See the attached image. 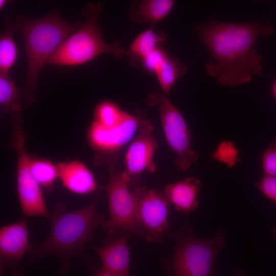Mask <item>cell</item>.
Wrapping results in <instances>:
<instances>
[{"label":"cell","mask_w":276,"mask_h":276,"mask_svg":"<svg viewBox=\"0 0 276 276\" xmlns=\"http://www.w3.org/2000/svg\"><path fill=\"white\" fill-rule=\"evenodd\" d=\"M272 32L269 24L261 21L198 25L196 34L213 58L206 63V73L228 87L247 83L253 76L261 75L262 59L254 45L260 36Z\"/></svg>","instance_id":"obj_1"},{"label":"cell","mask_w":276,"mask_h":276,"mask_svg":"<svg viewBox=\"0 0 276 276\" xmlns=\"http://www.w3.org/2000/svg\"><path fill=\"white\" fill-rule=\"evenodd\" d=\"M101 190L86 206L66 212L63 204L53 209L49 220L51 229L47 239L38 245H34L31 252L32 260L47 254H53L60 261L59 273L65 275L70 270L72 260L76 257H86L82 252L84 246L92 239L95 229L106 221L97 210Z\"/></svg>","instance_id":"obj_2"},{"label":"cell","mask_w":276,"mask_h":276,"mask_svg":"<svg viewBox=\"0 0 276 276\" xmlns=\"http://www.w3.org/2000/svg\"><path fill=\"white\" fill-rule=\"evenodd\" d=\"M16 31L21 34L27 58L26 76L20 91L27 107L35 101L41 70L61 43L81 26L68 22L60 16L58 7L38 18L18 14L13 18Z\"/></svg>","instance_id":"obj_3"},{"label":"cell","mask_w":276,"mask_h":276,"mask_svg":"<svg viewBox=\"0 0 276 276\" xmlns=\"http://www.w3.org/2000/svg\"><path fill=\"white\" fill-rule=\"evenodd\" d=\"M104 8L100 2L84 6L81 13L85 18V21L61 43L47 64L60 66H79L103 54H108L116 59L122 58L126 54L123 47L117 41L107 43L100 30L98 20Z\"/></svg>","instance_id":"obj_4"},{"label":"cell","mask_w":276,"mask_h":276,"mask_svg":"<svg viewBox=\"0 0 276 276\" xmlns=\"http://www.w3.org/2000/svg\"><path fill=\"white\" fill-rule=\"evenodd\" d=\"M225 243V233L217 231L214 237L202 239L191 233L179 242L170 263L173 276H214V264Z\"/></svg>","instance_id":"obj_5"},{"label":"cell","mask_w":276,"mask_h":276,"mask_svg":"<svg viewBox=\"0 0 276 276\" xmlns=\"http://www.w3.org/2000/svg\"><path fill=\"white\" fill-rule=\"evenodd\" d=\"M11 143L17 155L16 185L19 202L23 214L28 217H44L49 220L48 211L41 186L33 178L30 168L31 156L25 147L22 117L11 119Z\"/></svg>","instance_id":"obj_6"},{"label":"cell","mask_w":276,"mask_h":276,"mask_svg":"<svg viewBox=\"0 0 276 276\" xmlns=\"http://www.w3.org/2000/svg\"><path fill=\"white\" fill-rule=\"evenodd\" d=\"M107 162L109 179L104 189L108 196L110 219L102 226L109 235L123 232L136 235V186L129 183L123 177L122 171L118 168L117 156L111 157Z\"/></svg>","instance_id":"obj_7"},{"label":"cell","mask_w":276,"mask_h":276,"mask_svg":"<svg viewBox=\"0 0 276 276\" xmlns=\"http://www.w3.org/2000/svg\"><path fill=\"white\" fill-rule=\"evenodd\" d=\"M164 93L155 90L146 98L149 106L158 108L167 142L176 155L175 165L180 171H187L198 159L197 153L191 147L186 122L178 109Z\"/></svg>","instance_id":"obj_8"},{"label":"cell","mask_w":276,"mask_h":276,"mask_svg":"<svg viewBox=\"0 0 276 276\" xmlns=\"http://www.w3.org/2000/svg\"><path fill=\"white\" fill-rule=\"evenodd\" d=\"M136 235L149 242H159L169 231L168 221L170 202L164 193L136 186Z\"/></svg>","instance_id":"obj_9"},{"label":"cell","mask_w":276,"mask_h":276,"mask_svg":"<svg viewBox=\"0 0 276 276\" xmlns=\"http://www.w3.org/2000/svg\"><path fill=\"white\" fill-rule=\"evenodd\" d=\"M153 129L150 123L143 118L139 135L127 149L122 176L130 184L138 185L139 176L142 173H153L156 170L153 157L158 148V142L152 133Z\"/></svg>","instance_id":"obj_10"},{"label":"cell","mask_w":276,"mask_h":276,"mask_svg":"<svg viewBox=\"0 0 276 276\" xmlns=\"http://www.w3.org/2000/svg\"><path fill=\"white\" fill-rule=\"evenodd\" d=\"M143 118L125 112L120 123L111 128H105L93 121L87 132L88 142L97 152L109 154L110 158L116 156L139 130Z\"/></svg>","instance_id":"obj_11"},{"label":"cell","mask_w":276,"mask_h":276,"mask_svg":"<svg viewBox=\"0 0 276 276\" xmlns=\"http://www.w3.org/2000/svg\"><path fill=\"white\" fill-rule=\"evenodd\" d=\"M34 245L30 243L27 222L22 220L0 229V269H10L14 275L23 274L20 262Z\"/></svg>","instance_id":"obj_12"},{"label":"cell","mask_w":276,"mask_h":276,"mask_svg":"<svg viewBox=\"0 0 276 276\" xmlns=\"http://www.w3.org/2000/svg\"><path fill=\"white\" fill-rule=\"evenodd\" d=\"M126 232L110 235L103 246L93 248L101 259L102 267L118 276H129L130 256Z\"/></svg>","instance_id":"obj_13"},{"label":"cell","mask_w":276,"mask_h":276,"mask_svg":"<svg viewBox=\"0 0 276 276\" xmlns=\"http://www.w3.org/2000/svg\"><path fill=\"white\" fill-rule=\"evenodd\" d=\"M58 178L72 193L86 195L95 191L98 185L94 174L83 163L75 160L56 164Z\"/></svg>","instance_id":"obj_14"},{"label":"cell","mask_w":276,"mask_h":276,"mask_svg":"<svg viewBox=\"0 0 276 276\" xmlns=\"http://www.w3.org/2000/svg\"><path fill=\"white\" fill-rule=\"evenodd\" d=\"M201 187L198 179L188 177L167 185L164 193L176 210L189 213L196 210L198 205L197 196Z\"/></svg>","instance_id":"obj_15"},{"label":"cell","mask_w":276,"mask_h":276,"mask_svg":"<svg viewBox=\"0 0 276 276\" xmlns=\"http://www.w3.org/2000/svg\"><path fill=\"white\" fill-rule=\"evenodd\" d=\"M175 3L173 0L134 1L130 5L129 15L133 21L149 23L153 28L169 14Z\"/></svg>","instance_id":"obj_16"},{"label":"cell","mask_w":276,"mask_h":276,"mask_svg":"<svg viewBox=\"0 0 276 276\" xmlns=\"http://www.w3.org/2000/svg\"><path fill=\"white\" fill-rule=\"evenodd\" d=\"M166 40V35L163 31H157L152 27L139 34L126 51L130 64L137 66L143 60L156 49L162 47Z\"/></svg>","instance_id":"obj_17"},{"label":"cell","mask_w":276,"mask_h":276,"mask_svg":"<svg viewBox=\"0 0 276 276\" xmlns=\"http://www.w3.org/2000/svg\"><path fill=\"white\" fill-rule=\"evenodd\" d=\"M7 26L0 34V74L9 75L18 58V49L13 34L17 31L13 18L5 19Z\"/></svg>","instance_id":"obj_18"},{"label":"cell","mask_w":276,"mask_h":276,"mask_svg":"<svg viewBox=\"0 0 276 276\" xmlns=\"http://www.w3.org/2000/svg\"><path fill=\"white\" fill-rule=\"evenodd\" d=\"M186 71V67L178 59L167 55L154 73L165 95L170 92L176 80Z\"/></svg>","instance_id":"obj_19"},{"label":"cell","mask_w":276,"mask_h":276,"mask_svg":"<svg viewBox=\"0 0 276 276\" xmlns=\"http://www.w3.org/2000/svg\"><path fill=\"white\" fill-rule=\"evenodd\" d=\"M30 168L36 182L41 187L51 190L54 183L58 178L57 165L47 159L31 157Z\"/></svg>","instance_id":"obj_20"},{"label":"cell","mask_w":276,"mask_h":276,"mask_svg":"<svg viewBox=\"0 0 276 276\" xmlns=\"http://www.w3.org/2000/svg\"><path fill=\"white\" fill-rule=\"evenodd\" d=\"M20 92L9 75L0 74V104L10 114L21 111Z\"/></svg>","instance_id":"obj_21"},{"label":"cell","mask_w":276,"mask_h":276,"mask_svg":"<svg viewBox=\"0 0 276 276\" xmlns=\"http://www.w3.org/2000/svg\"><path fill=\"white\" fill-rule=\"evenodd\" d=\"M124 113L125 111L114 102L103 101L95 109L94 121L105 128H111L120 123Z\"/></svg>","instance_id":"obj_22"},{"label":"cell","mask_w":276,"mask_h":276,"mask_svg":"<svg viewBox=\"0 0 276 276\" xmlns=\"http://www.w3.org/2000/svg\"><path fill=\"white\" fill-rule=\"evenodd\" d=\"M213 159L226 164L229 168L235 166L239 161L238 151L232 141H223L212 154Z\"/></svg>","instance_id":"obj_23"},{"label":"cell","mask_w":276,"mask_h":276,"mask_svg":"<svg viewBox=\"0 0 276 276\" xmlns=\"http://www.w3.org/2000/svg\"><path fill=\"white\" fill-rule=\"evenodd\" d=\"M264 175L276 176V137H273L262 157Z\"/></svg>","instance_id":"obj_24"},{"label":"cell","mask_w":276,"mask_h":276,"mask_svg":"<svg viewBox=\"0 0 276 276\" xmlns=\"http://www.w3.org/2000/svg\"><path fill=\"white\" fill-rule=\"evenodd\" d=\"M168 54L165 49L160 47L147 56L141 65L146 71L154 74Z\"/></svg>","instance_id":"obj_25"},{"label":"cell","mask_w":276,"mask_h":276,"mask_svg":"<svg viewBox=\"0 0 276 276\" xmlns=\"http://www.w3.org/2000/svg\"><path fill=\"white\" fill-rule=\"evenodd\" d=\"M256 185L265 197L276 202V176L263 175Z\"/></svg>","instance_id":"obj_26"},{"label":"cell","mask_w":276,"mask_h":276,"mask_svg":"<svg viewBox=\"0 0 276 276\" xmlns=\"http://www.w3.org/2000/svg\"><path fill=\"white\" fill-rule=\"evenodd\" d=\"M89 265H90V268L92 270L93 276H118L117 275L106 270L102 266L97 267L90 264H89Z\"/></svg>","instance_id":"obj_27"},{"label":"cell","mask_w":276,"mask_h":276,"mask_svg":"<svg viewBox=\"0 0 276 276\" xmlns=\"http://www.w3.org/2000/svg\"><path fill=\"white\" fill-rule=\"evenodd\" d=\"M8 1L1 0L0 1V10L2 11L6 7L8 2Z\"/></svg>","instance_id":"obj_28"},{"label":"cell","mask_w":276,"mask_h":276,"mask_svg":"<svg viewBox=\"0 0 276 276\" xmlns=\"http://www.w3.org/2000/svg\"><path fill=\"white\" fill-rule=\"evenodd\" d=\"M233 276H245V275L242 271L236 270Z\"/></svg>","instance_id":"obj_29"},{"label":"cell","mask_w":276,"mask_h":276,"mask_svg":"<svg viewBox=\"0 0 276 276\" xmlns=\"http://www.w3.org/2000/svg\"><path fill=\"white\" fill-rule=\"evenodd\" d=\"M273 236L274 238L276 240V226L274 227L272 229Z\"/></svg>","instance_id":"obj_30"},{"label":"cell","mask_w":276,"mask_h":276,"mask_svg":"<svg viewBox=\"0 0 276 276\" xmlns=\"http://www.w3.org/2000/svg\"><path fill=\"white\" fill-rule=\"evenodd\" d=\"M273 91H274V94L276 96V83H275V84L274 85Z\"/></svg>","instance_id":"obj_31"}]
</instances>
